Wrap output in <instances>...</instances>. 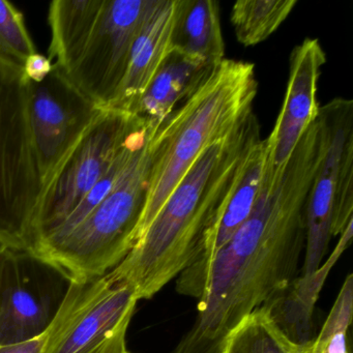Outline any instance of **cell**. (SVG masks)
Segmentation results:
<instances>
[{"label": "cell", "instance_id": "obj_1", "mask_svg": "<svg viewBox=\"0 0 353 353\" xmlns=\"http://www.w3.org/2000/svg\"><path fill=\"white\" fill-rule=\"evenodd\" d=\"M325 139L318 115L283 168L272 172L265 162L257 202L212 258L195 321L171 353H222L232 330L296 278L307 197Z\"/></svg>", "mask_w": 353, "mask_h": 353}, {"label": "cell", "instance_id": "obj_2", "mask_svg": "<svg viewBox=\"0 0 353 353\" xmlns=\"http://www.w3.org/2000/svg\"><path fill=\"white\" fill-rule=\"evenodd\" d=\"M260 137L252 112L232 133L208 148L169 196L127 257L109 272L111 281L150 299L194 261L228 197L249 148Z\"/></svg>", "mask_w": 353, "mask_h": 353}, {"label": "cell", "instance_id": "obj_3", "mask_svg": "<svg viewBox=\"0 0 353 353\" xmlns=\"http://www.w3.org/2000/svg\"><path fill=\"white\" fill-rule=\"evenodd\" d=\"M257 92L253 63L224 59L159 125L150 139L148 198L136 243L198 158L254 112Z\"/></svg>", "mask_w": 353, "mask_h": 353}, {"label": "cell", "instance_id": "obj_4", "mask_svg": "<svg viewBox=\"0 0 353 353\" xmlns=\"http://www.w3.org/2000/svg\"><path fill=\"white\" fill-rule=\"evenodd\" d=\"M158 128L148 123L145 135L117 183L88 216L65 239L34 254L52 262L78 282L105 276L127 257L135 245L145 208L150 139Z\"/></svg>", "mask_w": 353, "mask_h": 353}, {"label": "cell", "instance_id": "obj_5", "mask_svg": "<svg viewBox=\"0 0 353 353\" xmlns=\"http://www.w3.org/2000/svg\"><path fill=\"white\" fill-rule=\"evenodd\" d=\"M23 68L0 57V241L30 250L34 212L44 183L37 162Z\"/></svg>", "mask_w": 353, "mask_h": 353}, {"label": "cell", "instance_id": "obj_6", "mask_svg": "<svg viewBox=\"0 0 353 353\" xmlns=\"http://www.w3.org/2000/svg\"><path fill=\"white\" fill-rule=\"evenodd\" d=\"M325 150L307 197L301 274L315 272L330 241L353 221V102L336 98L320 107Z\"/></svg>", "mask_w": 353, "mask_h": 353}, {"label": "cell", "instance_id": "obj_7", "mask_svg": "<svg viewBox=\"0 0 353 353\" xmlns=\"http://www.w3.org/2000/svg\"><path fill=\"white\" fill-rule=\"evenodd\" d=\"M144 123L131 113L103 109L45 183L32 221L30 250L67 220Z\"/></svg>", "mask_w": 353, "mask_h": 353}, {"label": "cell", "instance_id": "obj_8", "mask_svg": "<svg viewBox=\"0 0 353 353\" xmlns=\"http://www.w3.org/2000/svg\"><path fill=\"white\" fill-rule=\"evenodd\" d=\"M138 301L133 288L108 274L73 280L46 353H127L128 328Z\"/></svg>", "mask_w": 353, "mask_h": 353}, {"label": "cell", "instance_id": "obj_9", "mask_svg": "<svg viewBox=\"0 0 353 353\" xmlns=\"http://www.w3.org/2000/svg\"><path fill=\"white\" fill-rule=\"evenodd\" d=\"M73 279L30 250H6L0 272V345L42 334L63 305Z\"/></svg>", "mask_w": 353, "mask_h": 353}, {"label": "cell", "instance_id": "obj_10", "mask_svg": "<svg viewBox=\"0 0 353 353\" xmlns=\"http://www.w3.org/2000/svg\"><path fill=\"white\" fill-rule=\"evenodd\" d=\"M103 109L55 63L43 81H30L28 121L44 185Z\"/></svg>", "mask_w": 353, "mask_h": 353}, {"label": "cell", "instance_id": "obj_11", "mask_svg": "<svg viewBox=\"0 0 353 353\" xmlns=\"http://www.w3.org/2000/svg\"><path fill=\"white\" fill-rule=\"evenodd\" d=\"M150 3L152 0H104L83 53L67 74L101 108H109L119 94Z\"/></svg>", "mask_w": 353, "mask_h": 353}, {"label": "cell", "instance_id": "obj_12", "mask_svg": "<svg viewBox=\"0 0 353 353\" xmlns=\"http://www.w3.org/2000/svg\"><path fill=\"white\" fill-rule=\"evenodd\" d=\"M325 63V52L317 39H305L291 52L284 102L265 139L266 166L272 172L284 167L303 133L317 119L318 81Z\"/></svg>", "mask_w": 353, "mask_h": 353}, {"label": "cell", "instance_id": "obj_13", "mask_svg": "<svg viewBox=\"0 0 353 353\" xmlns=\"http://www.w3.org/2000/svg\"><path fill=\"white\" fill-rule=\"evenodd\" d=\"M179 3V0H152L132 46L125 79L108 109L134 114L138 101L170 52Z\"/></svg>", "mask_w": 353, "mask_h": 353}, {"label": "cell", "instance_id": "obj_14", "mask_svg": "<svg viewBox=\"0 0 353 353\" xmlns=\"http://www.w3.org/2000/svg\"><path fill=\"white\" fill-rule=\"evenodd\" d=\"M353 221L339 235L338 243L327 259L309 274L293 279L276 292L263 307L274 325L293 345L312 342L314 336V310L328 274L350 245Z\"/></svg>", "mask_w": 353, "mask_h": 353}, {"label": "cell", "instance_id": "obj_15", "mask_svg": "<svg viewBox=\"0 0 353 353\" xmlns=\"http://www.w3.org/2000/svg\"><path fill=\"white\" fill-rule=\"evenodd\" d=\"M214 68L171 48L138 101L134 115L159 127L201 85Z\"/></svg>", "mask_w": 353, "mask_h": 353}, {"label": "cell", "instance_id": "obj_16", "mask_svg": "<svg viewBox=\"0 0 353 353\" xmlns=\"http://www.w3.org/2000/svg\"><path fill=\"white\" fill-rule=\"evenodd\" d=\"M171 48L212 67L226 59L218 1L179 0Z\"/></svg>", "mask_w": 353, "mask_h": 353}, {"label": "cell", "instance_id": "obj_17", "mask_svg": "<svg viewBox=\"0 0 353 353\" xmlns=\"http://www.w3.org/2000/svg\"><path fill=\"white\" fill-rule=\"evenodd\" d=\"M104 5V0H55L49 8L52 40L49 59L65 74L83 53Z\"/></svg>", "mask_w": 353, "mask_h": 353}, {"label": "cell", "instance_id": "obj_18", "mask_svg": "<svg viewBox=\"0 0 353 353\" xmlns=\"http://www.w3.org/2000/svg\"><path fill=\"white\" fill-rule=\"evenodd\" d=\"M297 0H239L231 10L237 41L255 46L270 38L289 17Z\"/></svg>", "mask_w": 353, "mask_h": 353}, {"label": "cell", "instance_id": "obj_19", "mask_svg": "<svg viewBox=\"0 0 353 353\" xmlns=\"http://www.w3.org/2000/svg\"><path fill=\"white\" fill-rule=\"evenodd\" d=\"M292 348V343L260 307L232 330L222 353H291Z\"/></svg>", "mask_w": 353, "mask_h": 353}, {"label": "cell", "instance_id": "obj_20", "mask_svg": "<svg viewBox=\"0 0 353 353\" xmlns=\"http://www.w3.org/2000/svg\"><path fill=\"white\" fill-rule=\"evenodd\" d=\"M353 274L345 279L325 322L315 336L312 353H349L348 330L352 321Z\"/></svg>", "mask_w": 353, "mask_h": 353}, {"label": "cell", "instance_id": "obj_21", "mask_svg": "<svg viewBox=\"0 0 353 353\" xmlns=\"http://www.w3.org/2000/svg\"><path fill=\"white\" fill-rule=\"evenodd\" d=\"M37 53L21 12L13 3L0 0V57L23 68Z\"/></svg>", "mask_w": 353, "mask_h": 353}, {"label": "cell", "instance_id": "obj_22", "mask_svg": "<svg viewBox=\"0 0 353 353\" xmlns=\"http://www.w3.org/2000/svg\"><path fill=\"white\" fill-rule=\"evenodd\" d=\"M57 332V322L53 320L47 330L42 334L30 340L13 344L0 345V353H46Z\"/></svg>", "mask_w": 353, "mask_h": 353}, {"label": "cell", "instance_id": "obj_23", "mask_svg": "<svg viewBox=\"0 0 353 353\" xmlns=\"http://www.w3.org/2000/svg\"><path fill=\"white\" fill-rule=\"evenodd\" d=\"M53 63L49 57L34 53L24 63V73L30 82H41L51 73Z\"/></svg>", "mask_w": 353, "mask_h": 353}, {"label": "cell", "instance_id": "obj_24", "mask_svg": "<svg viewBox=\"0 0 353 353\" xmlns=\"http://www.w3.org/2000/svg\"><path fill=\"white\" fill-rule=\"evenodd\" d=\"M312 345H313V341L307 344L293 345L291 353H312Z\"/></svg>", "mask_w": 353, "mask_h": 353}, {"label": "cell", "instance_id": "obj_25", "mask_svg": "<svg viewBox=\"0 0 353 353\" xmlns=\"http://www.w3.org/2000/svg\"><path fill=\"white\" fill-rule=\"evenodd\" d=\"M8 249L7 245L3 243V241H0V272H1V266H3V257H5L6 250Z\"/></svg>", "mask_w": 353, "mask_h": 353}, {"label": "cell", "instance_id": "obj_26", "mask_svg": "<svg viewBox=\"0 0 353 353\" xmlns=\"http://www.w3.org/2000/svg\"><path fill=\"white\" fill-rule=\"evenodd\" d=\"M127 353H130V352H129V351H128V352H127Z\"/></svg>", "mask_w": 353, "mask_h": 353}]
</instances>
